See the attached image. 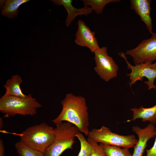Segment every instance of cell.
Returning <instances> with one entry per match:
<instances>
[{
	"label": "cell",
	"instance_id": "6da1fadb",
	"mask_svg": "<svg viewBox=\"0 0 156 156\" xmlns=\"http://www.w3.org/2000/svg\"><path fill=\"white\" fill-rule=\"evenodd\" d=\"M62 110L52 122L56 125L64 122L76 127L81 133L88 136L89 131L88 108L85 98L70 93L61 101Z\"/></svg>",
	"mask_w": 156,
	"mask_h": 156
},
{
	"label": "cell",
	"instance_id": "7a4b0ae2",
	"mask_svg": "<svg viewBox=\"0 0 156 156\" xmlns=\"http://www.w3.org/2000/svg\"><path fill=\"white\" fill-rule=\"evenodd\" d=\"M54 128L43 122L27 128L19 134L20 141L28 147L45 153L55 137Z\"/></svg>",
	"mask_w": 156,
	"mask_h": 156
},
{
	"label": "cell",
	"instance_id": "3957f363",
	"mask_svg": "<svg viewBox=\"0 0 156 156\" xmlns=\"http://www.w3.org/2000/svg\"><path fill=\"white\" fill-rule=\"evenodd\" d=\"M42 105L33 98L31 94L22 98L13 96H2L0 99V111L6 117L18 114L33 116Z\"/></svg>",
	"mask_w": 156,
	"mask_h": 156
},
{
	"label": "cell",
	"instance_id": "277c9868",
	"mask_svg": "<svg viewBox=\"0 0 156 156\" xmlns=\"http://www.w3.org/2000/svg\"><path fill=\"white\" fill-rule=\"evenodd\" d=\"M55 139L45 153L46 156H60L67 149L72 148L76 135L80 132L71 123L64 122L56 125Z\"/></svg>",
	"mask_w": 156,
	"mask_h": 156
},
{
	"label": "cell",
	"instance_id": "5b68a950",
	"mask_svg": "<svg viewBox=\"0 0 156 156\" xmlns=\"http://www.w3.org/2000/svg\"><path fill=\"white\" fill-rule=\"evenodd\" d=\"M87 136L98 143L129 149L133 147L138 141L133 135H119L113 132L109 128L104 126L99 129H93L89 131Z\"/></svg>",
	"mask_w": 156,
	"mask_h": 156
},
{
	"label": "cell",
	"instance_id": "8992f818",
	"mask_svg": "<svg viewBox=\"0 0 156 156\" xmlns=\"http://www.w3.org/2000/svg\"><path fill=\"white\" fill-rule=\"evenodd\" d=\"M94 53L96 64L94 70L100 78L107 82L116 77L118 67L113 58L108 55L107 47L100 48Z\"/></svg>",
	"mask_w": 156,
	"mask_h": 156
},
{
	"label": "cell",
	"instance_id": "52a82bcc",
	"mask_svg": "<svg viewBox=\"0 0 156 156\" xmlns=\"http://www.w3.org/2000/svg\"><path fill=\"white\" fill-rule=\"evenodd\" d=\"M120 56L125 60L127 65L128 68L131 70V73L127 75V76L130 77L129 84L130 87L136 81H142L145 77L148 81H144V83L148 86V89L149 90L152 88L156 89V86L154 84L156 78V69L151 67L152 62H147L133 66L128 62L124 53H121Z\"/></svg>",
	"mask_w": 156,
	"mask_h": 156
},
{
	"label": "cell",
	"instance_id": "ba28073f",
	"mask_svg": "<svg viewBox=\"0 0 156 156\" xmlns=\"http://www.w3.org/2000/svg\"><path fill=\"white\" fill-rule=\"evenodd\" d=\"M125 54L131 56L135 65L156 60V33L151 37L143 40L135 48L127 50Z\"/></svg>",
	"mask_w": 156,
	"mask_h": 156
},
{
	"label": "cell",
	"instance_id": "9c48e42d",
	"mask_svg": "<svg viewBox=\"0 0 156 156\" xmlns=\"http://www.w3.org/2000/svg\"><path fill=\"white\" fill-rule=\"evenodd\" d=\"M77 24L75 43L81 47L88 48L91 52L94 53L100 48L94 31H92L85 22L81 20H78Z\"/></svg>",
	"mask_w": 156,
	"mask_h": 156
},
{
	"label": "cell",
	"instance_id": "30bf717a",
	"mask_svg": "<svg viewBox=\"0 0 156 156\" xmlns=\"http://www.w3.org/2000/svg\"><path fill=\"white\" fill-rule=\"evenodd\" d=\"M132 131L138 135V140L133 147L134 151L132 156H142L147 146V142L149 140L155 136V127L151 123L144 128L137 126H133Z\"/></svg>",
	"mask_w": 156,
	"mask_h": 156
},
{
	"label": "cell",
	"instance_id": "8fae6325",
	"mask_svg": "<svg viewBox=\"0 0 156 156\" xmlns=\"http://www.w3.org/2000/svg\"><path fill=\"white\" fill-rule=\"evenodd\" d=\"M131 8L139 15L142 21L146 25L149 33L152 34L153 25L150 16L151 1L149 0H131Z\"/></svg>",
	"mask_w": 156,
	"mask_h": 156
},
{
	"label": "cell",
	"instance_id": "7c38bea8",
	"mask_svg": "<svg viewBox=\"0 0 156 156\" xmlns=\"http://www.w3.org/2000/svg\"><path fill=\"white\" fill-rule=\"evenodd\" d=\"M55 4L63 5L66 10L68 15L66 20V26L68 27L78 15L87 16L91 13L93 10L88 6H84L81 8H77L72 5V0H52Z\"/></svg>",
	"mask_w": 156,
	"mask_h": 156
},
{
	"label": "cell",
	"instance_id": "4fadbf2b",
	"mask_svg": "<svg viewBox=\"0 0 156 156\" xmlns=\"http://www.w3.org/2000/svg\"><path fill=\"white\" fill-rule=\"evenodd\" d=\"M131 110L133 112L132 118L127 122L141 119L142 122L148 121L153 125L156 124V104L151 107L146 108L142 106L139 108H133Z\"/></svg>",
	"mask_w": 156,
	"mask_h": 156
},
{
	"label": "cell",
	"instance_id": "5bb4252c",
	"mask_svg": "<svg viewBox=\"0 0 156 156\" xmlns=\"http://www.w3.org/2000/svg\"><path fill=\"white\" fill-rule=\"evenodd\" d=\"M23 80L20 76L16 75H12L11 79L8 80L3 87L6 89L4 96H13L25 98L27 95L24 94L21 88V84Z\"/></svg>",
	"mask_w": 156,
	"mask_h": 156
},
{
	"label": "cell",
	"instance_id": "9a60e30c",
	"mask_svg": "<svg viewBox=\"0 0 156 156\" xmlns=\"http://www.w3.org/2000/svg\"><path fill=\"white\" fill-rule=\"evenodd\" d=\"M29 0H7L4 1V5L1 11V15L9 18L16 17L18 14L19 7Z\"/></svg>",
	"mask_w": 156,
	"mask_h": 156
},
{
	"label": "cell",
	"instance_id": "2e32d148",
	"mask_svg": "<svg viewBox=\"0 0 156 156\" xmlns=\"http://www.w3.org/2000/svg\"><path fill=\"white\" fill-rule=\"evenodd\" d=\"M106 156H132L129 150L126 148H122L120 147L104 144L100 143Z\"/></svg>",
	"mask_w": 156,
	"mask_h": 156
},
{
	"label": "cell",
	"instance_id": "e0dca14e",
	"mask_svg": "<svg viewBox=\"0 0 156 156\" xmlns=\"http://www.w3.org/2000/svg\"><path fill=\"white\" fill-rule=\"evenodd\" d=\"M85 6H90L97 14L102 13L105 6L111 3L119 2V0H83Z\"/></svg>",
	"mask_w": 156,
	"mask_h": 156
},
{
	"label": "cell",
	"instance_id": "ac0fdd59",
	"mask_svg": "<svg viewBox=\"0 0 156 156\" xmlns=\"http://www.w3.org/2000/svg\"><path fill=\"white\" fill-rule=\"evenodd\" d=\"M15 146L19 156H46L44 153L28 147L20 140L15 143Z\"/></svg>",
	"mask_w": 156,
	"mask_h": 156
},
{
	"label": "cell",
	"instance_id": "d6986e66",
	"mask_svg": "<svg viewBox=\"0 0 156 156\" xmlns=\"http://www.w3.org/2000/svg\"><path fill=\"white\" fill-rule=\"evenodd\" d=\"M80 143V150L77 156H90L92 148L83 135L79 132L76 135Z\"/></svg>",
	"mask_w": 156,
	"mask_h": 156
},
{
	"label": "cell",
	"instance_id": "ffe728a7",
	"mask_svg": "<svg viewBox=\"0 0 156 156\" xmlns=\"http://www.w3.org/2000/svg\"><path fill=\"white\" fill-rule=\"evenodd\" d=\"M87 140L92 148V152L90 156H106L102 148L97 142L88 138Z\"/></svg>",
	"mask_w": 156,
	"mask_h": 156
},
{
	"label": "cell",
	"instance_id": "44dd1931",
	"mask_svg": "<svg viewBox=\"0 0 156 156\" xmlns=\"http://www.w3.org/2000/svg\"><path fill=\"white\" fill-rule=\"evenodd\" d=\"M155 137V140L153 146L149 149H146V156H156V133Z\"/></svg>",
	"mask_w": 156,
	"mask_h": 156
},
{
	"label": "cell",
	"instance_id": "7402d4cb",
	"mask_svg": "<svg viewBox=\"0 0 156 156\" xmlns=\"http://www.w3.org/2000/svg\"><path fill=\"white\" fill-rule=\"evenodd\" d=\"M4 147L2 140H0V156H4Z\"/></svg>",
	"mask_w": 156,
	"mask_h": 156
},
{
	"label": "cell",
	"instance_id": "603a6c76",
	"mask_svg": "<svg viewBox=\"0 0 156 156\" xmlns=\"http://www.w3.org/2000/svg\"><path fill=\"white\" fill-rule=\"evenodd\" d=\"M151 67L156 69V62L153 64H152L151 65Z\"/></svg>",
	"mask_w": 156,
	"mask_h": 156
}]
</instances>
